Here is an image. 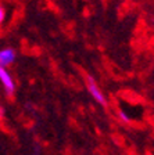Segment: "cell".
Listing matches in <instances>:
<instances>
[{"mask_svg":"<svg viewBox=\"0 0 154 155\" xmlns=\"http://www.w3.org/2000/svg\"><path fill=\"white\" fill-rule=\"evenodd\" d=\"M15 60V51L13 48H4L0 51V67H7Z\"/></svg>","mask_w":154,"mask_h":155,"instance_id":"cell-2","label":"cell"},{"mask_svg":"<svg viewBox=\"0 0 154 155\" xmlns=\"http://www.w3.org/2000/svg\"><path fill=\"white\" fill-rule=\"evenodd\" d=\"M118 114H119V118H121V119L124 120V122H126V123H128L129 120H131V119H129V118H128V116H126V114L124 112V111H119Z\"/></svg>","mask_w":154,"mask_h":155,"instance_id":"cell-4","label":"cell"},{"mask_svg":"<svg viewBox=\"0 0 154 155\" xmlns=\"http://www.w3.org/2000/svg\"><path fill=\"white\" fill-rule=\"evenodd\" d=\"M86 89H87V91H89L90 96L93 97V98L99 104H101V105H106V104H107L106 96L103 94V91L100 90V87H99V84H97V82L94 81L92 76H86Z\"/></svg>","mask_w":154,"mask_h":155,"instance_id":"cell-1","label":"cell"},{"mask_svg":"<svg viewBox=\"0 0 154 155\" xmlns=\"http://www.w3.org/2000/svg\"><path fill=\"white\" fill-rule=\"evenodd\" d=\"M3 19H4V10L0 7V24L3 22Z\"/></svg>","mask_w":154,"mask_h":155,"instance_id":"cell-5","label":"cell"},{"mask_svg":"<svg viewBox=\"0 0 154 155\" xmlns=\"http://www.w3.org/2000/svg\"><path fill=\"white\" fill-rule=\"evenodd\" d=\"M0 81L4 84V87H6V90L9 93H13L15 86H14V82L11 79V76L9 75V72L4 69V67H0Z\"/></svg>","mask_w":154,"mask_h":155,"instance_id":"cell-3","label":"cell"}]
</instances>
